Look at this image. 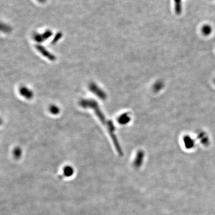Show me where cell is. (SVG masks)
<instances>
[{"mask_svg":"<svg viewBox=\"0 0 215 215\" xmlns=\"http://www.w3.org/2000/svg\"><path fill=\"white\" fill-rule=\"evenodd\" d=\"M80 105L84 108H89L92 109L95 114H96L97 117L99 118L100 121L106 126L107 130L108 131L109 133L110 134L112 139L113 142L115 146L116 150L120 155H122V151L121 149V146L118 142L117 138L115 134V128L112 122L109 121L105 117L103 112L98 105V103L95 100L92 99L83 100L81 101Z\"/></svg>","mask_w":215,"mask_h":215,"instance_id":"1","label":"cell"},{"mask_svg":"<svg viewBox=\"0 0 215 215\" xmlns=\"http://www.w3.org/2000/svg\"><path fill=\"white\" fill-rule=\"evenodd\" d=\"M90 90L93 93H94L95 94H96L99 98H102V99L105 98L106 96H105L104 93L102 91L101 89H99L97 86L95 85H91L90 86Z\"/></svg>","mask_w":215,"mask_h":215,"instance_id":"2","label":"cell"},{"mask_svg":"<svg viewBox=\"0 0 215 215\" xmlns=\"http://www.w3.org/2000/svg\"><path fill=\"white\" fill-rule=\"evenodd\" d=\"M20 92L21 95H23V96L25 97V98H27V99H30L32 98V96H33L32 93L30 90H29V89H27L25 87L21 89Z\"/></svg>","mask_w":215,"mask_h":215,"instance_id":"3","label":"cell"},{"mask_svg":"<svg viewBox=\"0 0 215 215\" xmlns=\"http://www.w3.org/2000/svg\"><path fill=\"white\" fill-rule=\"evenodd\" d=\"M201 32L204 36H208L211 34L212 32V28L210 25H204L201 29Z\"/></svg>","mask_w":215,"mask_h":215,"instance_id":"4","label":"cell"},{"mask_svg":"<svg viewBox=\"0 0 215 215\" xmlns=\"http://www.w3.org/2000/svg\"><path fill=\"white\" fill-rule=\"evenodd\" d=\"M181 0H174L175 10L177 14H181L182 11Z\"/></svg>","mask_w":215,"mask_h":215,"instance_id":"5","label":"cell"},{"mask_svg":"<svg viewBox=\"0 0 215 215\" xmlns=\"http://www.w3.org/2000/svg\"><path fill=\"white\" fill-rule=\"evenodd\" d=\"M74 170L71 166H66L63 169V175L65 177H70L73 175Z\"/></svg>","mask_w":215,"mask_h":215,"instance_id":"6","label":"cell"},{"mask_svg":"<svg viewBox=\"0 0 215 215\" xmlns=\"http://www.w3.org/2000/svg\"><path fill=\"white\" fill-rule=\"evenodd\" d=\"M50 111L53 114H57L59 113V109L58 107L55 106H53L52 107H50Z\"/></svg>","mask_w":215,"mask_h":215,"instance_id":"7","label":"cell"},{"mask_svg":"<svg viewBox=\"0 0 215 215\" xmlns=\"http://www.w3.org/2000/svg\"><path fill=\"white\" fill-rule=\"evenodd\" d=\"M21 150L20 148H17L16 149L14 150V155L15 157H16V158L18 157H20L21 155Z\"/></svg>","mask_w":215,"mask_h":215,"instance_id":"8","label":"cell"},{"mask_svg":"<svg viewBox=\"0 0 215 215\" xmlns=\"http://www.w3.org/2000/svg\"><path fill=\"white\" fill-rule=\"evenodd\" d=\"M214 82H215V81H214Z\"/></svg>","mask_w":215,"mask_h":215,"instance_id":"9","label":"cell"}]
</instances>
